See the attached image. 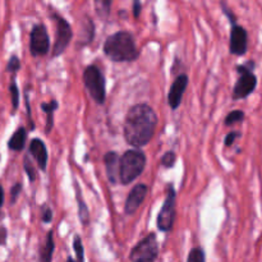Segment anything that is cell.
Listing matches in <instances>:
<instances>
[{
  "label": "cell",
  "mask_w": 262,
  "mask_h": 262,
  "mask_svg": "<svg viewBox=\"0 0 262 262\" xmlns=\"http://www.w3.org/2000/svg\"><path fill=\"white\" fill-rule=\"evenodd\" d=\"M67 262H76V261H74L72 257H68V260H67Z\"/></svg>",
  "instance_id": "cell-32"
},
{
  "label": "cell",
  "mask_w": 262,
  "mask_h": 262,
  "mask_svg": "<svg viewBox=\"0 0 262 262\" xmlns=\"http://www.w3.org/2000/svg\"><path fill=\"white\" fill-rule=\"evenodd\" d=\"M23 166H25V170H26V173H27L30 182H35L36 170H35V168H33L32 163H31V161L28 160L27 158H25V161H23Z\"/></svg>",
  "instance_id": "cell-24"
},
{
  "label": "cell",
  "mask_w": 262,
  "mask_h": 262,
  "mask_svg": "<svg viewBox=\"0 0 262 262\" xmlns=\"http://www.w3.org/2000/svg\"><path fill=\"white\" fill-rule=\"evenodd\" d=\"M105 168H106L107 178H109L110 183L117 184L119 182V161L120 158L117 152L112 151L107 152L104 158Z\"/></svg>",
  "instance_id": "cell-14"
},
{
  "label": "cell",
  "mask_w": 262,
  "mask_h": 262,
  "mask_svg": "<svg viewBox=\"0 0 262 262\" xmlns=\"http://www.w3.org/2000/svg\"><path fill=\"white\" fill-rule=\"evenodd\" d=\"M4 204V189H3L2 184H0V207Z\"/></svg>",
  "instance_id": "cell-31"
},
{
  "label": "cell",
  "mask_w": 262,
  "mask_h": 262,
  "mask_svg": "<svg viewBox=\"0 0 262 262\" xmlns=\"http://www.w3.org/2000/svg\"><path fill=\"white\" fill-rule=\"evenodd\" d=\"M73 247L77 256L76 262H84V248L83 245H82V239L79 238V235H76V237H74Z\"/></svg>",
  "instance_id": "cell-21"
},
{
  "label": "cell",
  "mask_w": 262,
  "mask_h": 262,
  "mask_svg": "<svg viewBox=\"0 0 262 262\" xmlns=\"http://www.w3.org/2000/svg\"><path fill=\"white\" fill-rule=\"evenodd\" d=\"M241 136H242V135H241L239 132H230V133H228L227 137H225V141H224L225 146H227V147H230V146H232L233 143L235 142V140H238V138H239Z\"/></svg>",
  "instance_id": "cell-26"
},
{
  "label": "cell",
  "mask_w": 262,
  "mask_h": 262,
  "mask_svg": "<svg viewBox=\"0 0 262 262\" xmlns=\"http://www.w3.org/2000/svg\"><path fill=\"white\" fill-rule=\"evenodd\" d=\"M50 48L48 31L43 25H36L30 35V51L32 56L46 55Z\"/></svg>",
  "instance_id": "cell-9"
},
{
  "label": "cell",
  "mask_w": 262,
  "mask_h": 262,
  "mask_svg": "<svg viewBox=\"0 0 262 262\" xmlns=\"http://www.w3.org/2000/svg\"><path fill=\"white\" fill-rule=\"evenodd\" d=\"M7 235L8 232L3 225H0V246H4L7 242Z\"/></svg>",
  "instance_id": "cell-28"
},
{
  "label": "cell",
  "mask_w": 262,
  "mask_h": 262,
  "mask_svg": "<svg viewBox=\"0 0 262 262\" xmlns=\"http://www.w3.org/2000/svg\"><path fill=\"white\" fill-rule=\"evenodd\" d=\"M253 68H255V63L252 60L237 67L239 78L237 79L234 89H233V99L234 100L247 99L257 87V77L253 73Z\"/></svg>",
  "instance_id": "cell-4"
},
{
  "label": "cell",
  "mask_w": 262,
  "mask_h": 262,
  "mask_svg": "<svg viewBox=\"0 0 262 262\" xmlns=\"http://www.w3.org/2000/svg\"><path fill=\"white\" fill-rule=\"evenodd\" d=\"M248 49V33L245 27L238 23L232 25L230 28V40H229V51L233 55L242 56L247 53Z\"/></svg>",
  "instance_id": "cell-10"
},
{
  "label": "cell",
  "mask_w": 262,
  "mask_h": 262,
  "mask_svg": "<svg viewBox=\"0 0 262 262\" xmlns=\"http://www.w3.org/2000/svg\"><path fill=\"white\" fill-rule=\"evenodd\" d=\"M26 140H27V130H26V128H18V129L13 133L10 140L8 141V147L12 151H22L26 145Z\"/></svg>",
  "instance_id": "cell-15"
},
{
  "label": "cell",
  "mask_w": 262,
  "mask_h": 262,
  "mask_svg": "<svg viewBox=\"0 0 262 262\" xmlns=\"http://www.w3.org/2000/svg\"><path fill=\"white\" fill-rule=\"evenodd\" d=\"M187 86H188V76L187 74H179L174 79L168 96V102L171 109H178L179 105L182 104V99H183V94Z\"/></svg>",
  "instance_id": "cell-12"
},
{
  "label": "cell",
  "mask_w": 262,
  "mask_h": 262,
  "mask_svg": "<svg viewBox=\"0 0 262 262\" xmlns=\"http://www.w3.org/2000/svg\"><path fill=\"white\" fill-rule=\"evenodd\" d=\"M53 252H54V238H53V232H49L46 235V242L43 245V247L40 251V260L41 262H51L53 258Z\"/></svg>",
  "instance_id": "cell-17"
},
{
  "label": "cell",
  "mask_w": 262,
  "mask_h": 262,
  "mask_svg": "<svg viewBox=\"0 0 262 262\" xmlns=\"http://www.w3.org/2000/svg\"><path fill=\"white\" fill-rule=\"evenodd\" d=\"M20 191H22V184L15 183L14 186H13L12 191H10V202H12V204H14V202L17 201V199H18V196H19Z\"/></svg>",
  "instance_id": "cell-27"
},
{
  "label": "cell",
  "mask_w": 262,
  "mask_h": 262,
  "mask_svg": "<svg viewBox=\"0 0 262 262\" xmlns=\"http://www.w3.org/2000/svg\"><path fill=\"white\" fill-rule=\"evenodd\" d=\"M159 256V245L154 233L143 238L129 253L130 262H155Z\"/></svg>",
  "instance_id": "cell-6"
},
{
  "label": "cell",
  "mask_w": 262,
  "mask_h": 262,
  "mask_svg": "<svg viewBox=\"0 0 262 262\" xmlns=\"http://www.w3.org/2000/svg\"><path fill=\"white\" fill-rule=\"evenodd\" d=\"M76 191H77V201H78V214H79V219H81L82 224L87 225L90 222V215H89V209L84 205L83 200H82L81 196V191L78 189V186H76Z\"/></svg>",
  "instance_id": "cell-18"
},
{
  "label": "cell",
  "mask_w": 262,
  "mask_h": 262,
  "mask_svg": "<svg viewBox=\"0 0 262 262\" xmlns=\"http://www.w3.org/2000/svg\"><path fill=\"white\" fill-rule=\"evenodd\" d=\"M176 154H174L173 151H168V152L161 158V165H163L164 168H173L174 164H176Z\"/></svg>",
  "instance_id": "cell-23"
},
{
  "label": "cell",
  "mask_w": 262,
  "mask_h": 262,
  "mask_svg": "<svg viewBox=\"0 0 262 262\" xmlns=\"http://www.w3.org/2000/svg\"><path fill=\"white\" fill-rule=\"evenodd\" d=\"M20 68V60L18 59V56L15 55H12L10 56V59L8 60V64H7V72H17L19 71Z\"/></svg>",
  "instance_id": "cell-25"
},
{
  "label": "cell",
  "mask_w": 262,
  "mask_h": 262,
  "mask_svg": "<svg viewBox=\"0 0 262 262\" xmlns=\"http://www.w3.org/2000/svg\"><path fill=\"white\" fill-rule=\"evenodd\" d=\"M187 262H206L205 261L204 251H202L200 247H196L193 248V250H191Z\"/></svg>",
  "instance_id": "cell-22"
},
{
  "label": "cell",
  "mask_w": 262,
  "mask_h": 262,
  "mask_svg": "<svg viewBox=\"0 0 262 262\" xmlns=\"http://www.w3.org/2000/svg\"><path fill=\"white\" fill-rule=\"evenodd\" d=\"M245 112L243 110H233L225 118V125H232L235 123H241L245 120Z\"/></svg>",
  "instance_id": "cell-19"
},
{
  "label": "cell",
  "mask_w": 262,
  "mask_h": 262,
  "mask_svg": "<svg viewBox=\"0 0 262 262\" xmlns=\"http://www.w3.org/2000/svg\"><path fill=\"white\" fill-rule=\"evenodd\" d=\"M9 91H10V97H12V105H13V112H15L19 104V90H18L17 83H15L14 79H12L9 84Z\"/></svg>",
  "instance_id": "cell-20"
},
{
  "label": "cell",
  "mask_w": 262,
  "mask_h": 262,
  "mask_svg": "<svg viewBox=\"0 0 262 262\" xmlns=\"http://www.w3.org/2000/svg\"><path fill=\"white\" fill-rule=\"evenodd\" d=\"M158 125V115L147 104H137L128 112L124 120V138L135 147L146 146Z\"/></svg>",
  "instance_id": "cell-1"
},
{
  "label": "cell",
  "mask_w": 262,
  "mask_h": 262,
  "mask_svg": "<svg viewBox=\"0 0 262 262\" xmlns=\"http://www.w3.org/2000/svg\"><path fill=\"white\" fill-rule=\"evenodd\" d=\"M105 55L113 61H133L140 56L135 38L129 32L119 31L109 36L104 43Z\"/></svg>",
  "instance_id": "cell-2"
},
{
  "label": "cell",
  "mask_w": 262,
  "mask_h": 262,
  "mask_svg": "<svg viewBox=\"0 0 262 262\" xmlns=\"http://www.w3.org/2000/svg\"><path fill=\"white\" fill-rule=\"evenodd\" d=\"M54 22H55L56 31H55V41H54L53 48V56H59L66 51L73 37V31H72L71 25L64 19L61 15L54 13L53 14Z\"/></svg>",
  "instance_id": "cell-7"
},
{
  "label": "cell",
  "mask_w": 262,
  "mask_h": 262,
  "mask_svg": "<svg viewBox=\"0 0 262 262\" xmlns=\"http://www.w3.org/2000/svg\"><path fill=\"white\" fill-rule=\"evenodd\" d=\"M141 9H142V5H141L140 2L133 3V15H135V18L140 17Z\"/></svg>",
  "instance_id": "cell-30"
},
{
  "label": "cell",
  "mask_w": 262,
  "mask_h": 262,
  "mask_svg": "<svg viewBox=\"0 0 262 262\" xmlns=\"http://www.w3.org/2000/svg\"><path fill=\"white\" fill-rule=\"evenodd\" d=\"M83 82L90 96L97 104H104L106 96V83L102 72L96 66H89L83 72Z\"/></svg>",
  "instance_id": "cell-5"
},
{
  "label": "cell",
  "mask_w": 262,
  "mask_h": 262,
  "mask_svg": "<svg viewBox=\"0 0 262 262\" xmlns=\"http://www.w3.org/2000/svg\"><path fill=\"white\" fill-rule=\"evenodd\" d=\"M30 152L38 164V168L45 171L46 164H48V150H46L45 143L38 138H33L30 143Z\"/></svg>",
  "instance_id": "cell-13"
},
{
  "label": "cell",
  "mask_w": 262,
  "mask_h": 262,
  "mask_svg": "<svg viewBox=\"0 0 262 262\" xmlns=\"http://www.w3.org/2000/svg\"><path fill=\"white\" fill-rule=\"evenodd\" d=\"M146 156L141 150H128L123 154L119 161V181L129 184L145 170Z\"/></svg>",
  "instance_id": "cell-3"
},
{
  "label": "cell",
  "mask_w": 262,
  "mask_h": 262,
  "mask_svg": "<svg viewBox=\"0 0 262 262\" xmlns=\"http://www.w3.org/2000/svg\"><path fill=\"white\" fill-rule=\"evenodd\" d=\"M59 104L55 101V100H51L50 102H46V104L41 105L43 112L46 113V128H45V133H50L51 129H53V124H54V112L58 109Z\"/></svg>",
  "instance_id": "cell-16"
},
{
  "label": "cell",
  "mask_w": 262,
  "mask_h": 262,
  "mask_svg": "<svg viewBox=\"0 0 262 262\" xmlns=\"http://www.w3.org/2000/svg\"><path fill=\"white\" fill-rule=\"evenodd\" d=\"M148 192V187L146 184H137L132 188V191L129 192L127 197V201L124 205V212L127 215H133L138 209H140L141 205L143 204L146 199V194Z\"/></svg>",
  "instance_id": "cell-11"
},
{
  "label": "cell",
  "mask_w": 262,
  "mask_h": 262,
  "mask_svg": "<svg viewBox=\"0 0 262 262\" xmlns=\"http://www.w3.org/2000/svg\"><path fill=\"white\" fill-rule=\"evenodd\" d=\"M176 219V191L174 187H168V194L158 216V228L161 232H170Z\"/></svg>",
  "instance_id": "cell-8"
},
{
  "label": "cell",
  "mask_w": 262,
  "mask_h": 262,
  "mask_svg": "<svg viewBox=\"0 0 262 262\" xmlns=\"http://www.w3.org/2000/svg\"><path fill=\"white\" fill-rule=\"evenodd\" d=\"M53 220V212L49 207H46L45 211H43V216H42V222L43 223H50Z\"/></svg>",
  "instance_id": "cell-29"
}]
</instances>
